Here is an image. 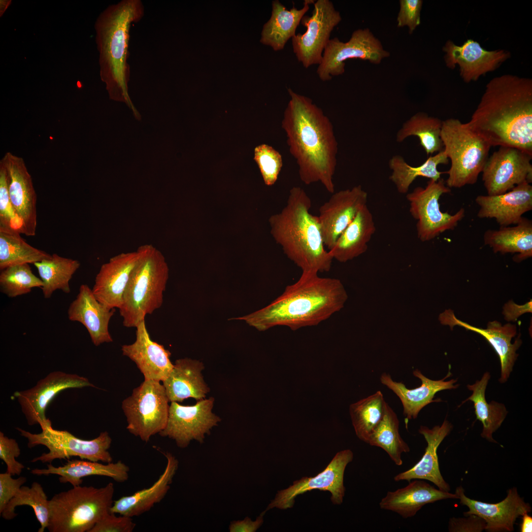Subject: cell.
<instances>
[{
    "mask_svg": "<svg viewBox=\"0 0 532 532\" xmlns=\"http://www.w3.org/2000/svg\"><path fill=\"white\" fill-rule=\"evenodd\" d=\"M448 163L449 159L443 150L429 157L423 164L417 166L409 165L403 157L396 155L389 162V167L392 171L389 178L399 193L405 194L418 177L428 178L435 181L439 180L443 172L437 170V166Z\"/></svg>",
    "mask_w": 532,
    "mask_h": 532,
    "instance_id": "cell-36",
    "label": "cell"
},
{
    "mask_svg": "<svg viewBox=\"0 0 532 532\" xmlns=\"http://www.w3.org/2000/svg\"><path fill=\"white\" fill-rule=\"evenodd\" d=\"M10 3L11 0H0V16L3 14L5 10H6L8 7L10 5Z\"/></svg>",
    "mask_w": 532,
    "mask_h": 532,
    "instance_id": "cell-55",
    "label": "cell"
},
{
    "mask_svg": "<svg viewBox=\"0 0 532 532\" xmlns=\"http://www.w3.org/2000/svg\"><path fill=\"white\" fill-rule=\"evenodd\" d=\"M399 424L397 414L386 402L383 416L367 442L383 449L397 466L402 464V453L410 451L409 446L399 434Z\"/></svg>",
    "mask_w": 532,
    "mask_h": 532,
    "instance_id": "cell-40",
    "label": "cell"
},
{
    "mask_svg": "<svg viewBox=\"0 0 532 532\" xmlns=\"http://www.w3.org/2000/svg\"><path fill=\"white\" fill-rule=\"evenodd\" d=\"M390 55L369 29H359L353 32L347 42L341 41L336 37L330 39L317 73L322 81H329L332 76L344 73L345 61L349 59H359L379 64Z\"/></svg>",
    "mask_w": 532,
    "mask_h": 532,
    "instance_id": "cell-12",
    "label": "cell"
},
{
    "mask_svg": "<svg viewBox=\"0 0 532 532\" xmlns=\"http://www.w3.org/2000/svg\"><path fill=\"white\" fill-rule=\"evenodd\" d=\"M532 155L512 147H499L489 157L482 179L488 195L503 194L515 186L532 182Z\"/></svg>",
    "mask_w": 532,
    "mask_h": 532,
    "instance_id": "cell-15",
    "label": "cell"
},
{
    "mask_svg": "<svg viewBox=\"0 0 532 532\" xmlns=\"http://www.w3.org/2000/svg\"><path fill=\"white\" fill-rule=\"evenodd\" d=\"M455 494L460 503L469 509L464 514L475 515L483 519L485 530L489 532H512L516 519L531 511L530 505L520 497L515 487L509 489L506 498L496 503L471 499L465 495L462 486L457 488Z\"/></svg>",
    "mask_w": 532,
    "mask_h": 532,
    "instance_id": "cell-21",
    "label": "cell"
},
{
    "mask_svg": "<svg viewBox=\"0 0 532 532\" xmlns=\"http://www.w3.org/2000/svg\"><path fill=\"white\" fill-rule=\"evenodd\" d=\"M266 511L263 512L253 521L249 517H246L242 520L233 521L229 526L230 532H255L263 524V516Z\"/></svg>",
    "mask_w": 532,
    "mask_h": 532,
    "instance_id": "cell-53",
    "label": "cell"
},
{
    "mask_svg": "<svg viewBox=\"0 0 532 532\" xmlns=\"http://www.w3.org/2000/svg\"><path fill=\"white\" fill-rule=\"evenodd\" d=\"M353 459V453L349 449L337 452L325 469L316 476L303 477L294 481L289 488L279 491L265 511L274 507L281 509L291 508L297 496L315 489L329 491L332 494V502L340 504L345 494V469Z\"/></svg>",
    "mask_w": 532,
    "mask_h": 532,
    "instance_id": "cell-16",
    "label": "cell"
},
{
    "mask_svg": "<svg viewBox=\"0 0 532 532\" xmlns=\"http://www.w3.org/2000/svg\"><path fill=\"white\" fill-rule=\"evenodd\" d=\"M375 231L372 214L366 205L360 209L329 251L333 259L339 262L352 260L366 252Z\"/></svg>",
    "mask_w": 532,
    "mask_h": 532,
    "instance_id": "cell-33",
    "label": "cell"
},
{
    "mask_svg": "<svg viewBox=\"0 0 532 532\" xmlns=\"http://www.w3.org/2000/svg\"><path fill=\"white\" fill-rule=\"evenodd\" d=\"M422 4L421 0H400L398 27H407L409 34H411L420 24Z\"/></svg>",
    "mask_w": 532,
    "mask_h": 532,
    "instance_id": "cell-48",
    "label": "cell"
},
{
    "mask_svg": "<svg viewBox=\"0 0 532 532\" xmlns=\"http://www.w3.org/2000/svg\"><path fill=\"white\" fill-rule=\"evenodd\" d=\"M315 1L305 0L301 9L293 6L288 10L279 0H273L271 15L263 26L260 42L271 46L274 51L283 49L287 42L296 35L297 28L308 11L309 4Z\"/></svg>",
    "mask_w": 532,
    "mask_h": 532,
    "instance_id": "cell-34",
    "label": "cell"
},
{
    "mask_svg": "<svg viewBox=\"0 0 532 532\" xmlns=\"http://www.w3.org/2000/svg\"><path fill=\"white\" fill-rule=\"evenodd\" d=\"M483 239L495 253H517L513 258L517 262L532 256V222L525 217L514 226L487 230Z\"/></svg>",
    "mask_w": 532,
    "mask_h": 532,
    "instance_id": "cell-35",
    "label": "cell"
},
{
    "mask_svg": "<svg viewBox=\"0 0 532 532\" xmlns=\"http://www.w3.org/2000/svg\"><path fill=\"white\" fill-rule=\"evenodd\" d=\"M202 362L190 358L177 359L163 384L169 402H182L188 398L204 399L210 389L202 374Z\"/></svg>",
    "mask_w": 532,
    "mask_h": 532,
    "instance_id": "cell-31",
    "label": "cell"
},
{
    "mask_svg": "<svg viewBox=\"0 0 532 532\" xmlns=\"http://www.w3.org/2000/svg\"><path fill=\"white\" fill-rule=\"evenodd\" d=\"M367 192L358 185L334 192L320 207L318 217L324 243L329 250L360 209L367 205Z\"/></svg>",
    "mask_w": 532,
    "mask_h": 532,
    "instance_id": "cell-18",
    "label": "cell"
},
{
    "mask_svg": "<svg viewBox=\"0 0 532 532\" xmlns=\"http://www.w3.org/2000/svg\"><path fill=\"white\" fill-rule=\"evenodd\" d=\"M42 286V280L33 273L29 264L11 266L1 270L0 291L9 298L27 294L33 288Z\"/></svg>",
    "mask_w": 532,
    "mask_h": 532,
    "instance_id": "cell-44",
    "label": "cell"
},
{
    "mask_svg": "<svg viewBox=\"0 0 532 532\" xmlns=\"http://www.w3.org/2000/svg\"><path fill=\"white\" fill-rule=\"evenodd\" d=\"M386 401L378 391L350 406V414L358 437L367 443L370 435L381 421Z\"/></svg>",
    "mask_w": 532,
    "mask_h": 532,
    "instance_id": "cell-42",
    "label": "cell"
},
{
    "mask_svg": "<svg viewBox=\"0 0 532 532\" xmlns=\"http://www.w3.org/2000/svg\"><path fill=\"white\" fill-rule=\"evenodd\" d=\"M311 206L302 188L292 187L285 207L269 219L271 233L302 272H328L333 259L326 249L318 216L310 212Z\"/></svg>",
    "mask_w": 532,
    "mask_h": 532,
    "instance_id": "cell-5",
    "label": "cell"
},
{
    "mask_svg": "<svg viewBox=\"0 0 532 532\" xmlns=\"http://www.w3.org/2000/svg\"><path fill=\"white\" fill-rule=\"evenodd\" d=\"M144 14L140 0H122L103 10L95 24L101 80L109 98L125 102L136 117L139 114L128 92L129 44L131 26L139 22Z\"/></svg>",
    "mask_w": 532,
    "mask_h": 532,
    "instance_id": "cell-4",
    "label": "cell"
},
{
    "mask_svg": "<svg viewBox=\"0 0 532 532\" xmlns=\"http://www.w3.org/2000/svg\"><path fill=\"white\" fill-rule=\"evenodd\" d=\"M450 192L445 181L440 178L436 181L430 180L425 187H416L406 194L409 212L417 221V235L421 241H430L445 231L454 230L464 217L463 208L453 215L441 211L440 198Z\"/></svg>",
    "mask_w": 532,
    "mask_h": 532,
    "instance_id": "cell-11",
    "label": "cell"
},
{
    "mask_svg": "<svg viewBox=\"0 0 532 532\" xmlns=\"http://www.w3.org/2000/svg\"><path fill=\"white\" fill-rule=\"evenodd\" d=\"M20 453V449L16 440L8 438L0 432V458L6 465V472L11 475H19L25 468L22 464L15 460Z\"/></svg>",
    "mask_w": 532,
    "mask_h": 532,
    "instance_id": "cell-47",
    "label": "cell"
},
{
    "mask_svg": "<svg viewBox=\"0 0 532 532\" xmlns=\"http://www.w3.org/2000/svg\"><path fill=\"white\" fill-rule=\"evenodd\" d=\"M115 311V308H110L100 302L87 285L82 284L76 299L68 307L67 314L69 320L84 325L92 342L98 346L113 341L108 325Z\"/></svg>",
    "mask_w": 532,
    "mask_h": 532,
    "instance_id": "cell-26",
    "label": "cell"
},
{
    "mask_svg": "<svg viewBox=\"0 0 532 532\" xmlns=\"http://www.w3.org/2000/svg\"><path fill=\"white\" fill-rule=\"evenodd\" d=\"M491 146L512 147L532 155V80L504 74L492 79L466 123Z\"/></svg>",
    "mask_w": 532,
    "mask_h": 532,
    "instance_id": "cell-1",
    "label": "cell"
},
{
    "mask_svg": "<svg viewBox=\"0 0 532 532\" xmlns=\"http://www.w3.org/2000/svg\"><path fill=\"white\" fill-rule=\"evenodd\" d=\"M21 505H28L33 509L40 524L38 532H43L48 526L49 500L39 483L33 482L31 487L22 486L0 515L4 519H13L17 516L15 508Z\"/></svg>",
    "mask_w": 532,
    "mask_h": 532,
    "instance_id": "cell-43",
    "label": "cell"
},
{
    "mask_svg": "<svg viewBox=\"0 0 532 532\" xmlns=\"http://www.w3.org/2000/svg\"><path fill=\"white\" fill-rule=\"evenodd\" d=\"M520 530L521 532H531L532 531V517L529 516L528 513H525L523 515Z\"/></svg>",
    "mask_w": 532,
    "mask_h": 532,
    "instance_id": "cell-54",
    "label": "cell"
},
{
    "mask_svg": "<svg viewBox=\"0 0 532 532\" xmlns=\"http://www.w3.org/2000/svg\"><path fill=\"white\" fill-rule=\"evenodd\" d=\"M113 483L97 488L73 486L49 500L47 529L50 532H89L109 512L113 500Z\"/></svg>",
    "mask_w": 532,
    "mask_h": 532,
    "instance_id": "cell-7",
    "label": "cell"
},
{
    "mask_svg": "<svg viewBox=\"0 0 532 532\" xmlns=\"http://www.w3.org/2000/svg\"><path fill=\"white\" fill-rule=\"evenodd\" d=\"M135 328V340L132 344L122 346L123 355L135 364L144 380L163 382L173 367L170 360L171 353L163 345L152 340L145 320Z\"/></svg>",
    "mask_w": 532,
    "mask_h": 532,
    "instance_id": "cell-23",
    "label": "cell"
},
{
    "mask_svg": "<svg viewBox=\"0 0 532 532\" xmlns=\"http://www.w3.org/2000/svg\"><path fill=\"white\" fill-rule=\"evenodd\" d=\"M348 299L339 279L302 272L299 278L267 306L233 318L245 321L259 331L282 326L297 331L315 326L340 310Z\"/></svg>",
    "mask_w": 532,
    "mask_h": 532,
    "instance_id": "cell-3",
    "label": "cell"
},
{
    "mask_svg": "<svg viewBox=\"0 0 532 532\" xmlns=\"http://www.w3.org/2000/svg\"><path fill=\"white\" fill-rule=\"evenodd\" d=\"M139 257L133 267L119 308L123 326L136 328L160 308L168 279L169 269L165 257L152 244L137 249Z\"/></svg>",
    "mask_w": 532,
    "mask_h": 532,
    "instance_id": "cell-6",
    "label": "cell"
},
{
    "mask_svg": "<svg viewBox=\"0 0 532 532\" xmlns=\"http://www.w3.org/2000/svg\"><path fill=\"white\" fill-rule=\"evenodd\" d=\"M468 518H451L449 523V532H481L485 530L486 523L483 519L475 515H467Z\"/></svg>",
    "mask_w": 532,
    "mask_h": 532,
    "instance_id": "cell-51",
    "label": "cell"
},
{
    "mask_svg": "<svg viewBox=\"0 0 532 532\" xmlns=\"http://www.w3.org/2000/svg\"><path fill=\"white\" fill-rule=\"evenodd\" d=\"M169 402L163 384L154 380H144L122 402L127 429L147 442L151 436L159 434L166 427Z\"/></svg>",
    "mask_w": 532,
    "mask_h": 532,
    "instance_id": "cell-10",
    "label": "cell"
},
{
    "mask_svg": "<svg viewBox=\"0 0 532 532\" xmlns=\"http://www.w3.org/2000/svg\"><path fill=\"white\" fill-rule=\"evenodd\" d=\"M254 159L259 166L265 183L267 186L273 185L283 165L281 154L272 147L262 144L255 147Z\"/></svg>",
    "mask_w": 532,
    "mask_h": 532,
    "instance_id": "cell-45",
    "label": "cell"
},
{
    "mask_svg": "<svg viewBox=\"0 0 532 532\" xmlns=\"http://www.w3.org/2000/svg\"><path fill=\"white\" fill-rule=\"evenodd\" d=\"M138 257L137 250L122 253L102 265L92 289L100 302L110 308H119L131 272Z\"/></svg>",
    "mask_w": 532,
    "mask_h": 532,
    "instance_id": "cell-25",
    "label": "cell"
},
{
    "mask_svg": "<svg viewBox=\"0 0 532 532\" xmlns=\"http://www.w3.org/2000/svg\"><path fill=\"white\" fill-rule=\"evenodd\" d=\"M449 499H458V497L456 494L437 489L425 481L415 480L405 487L388 492L379 506L406 519L415 516L426 504Z\"/></svg>",
    "mask_w": 532,
    "mask_h": 532,
    "instance_id": "cell-29",
    "label": "cell"
},
{
    "mask_svg": "<svg viewBox=\"0 0 532 532\" xmlns=\"http://www.w3.org/2000/svg\"><path fill=\"white\" fill-rule=\"evenodd\" d=\"M288 92L290 100L282 127L290 152L297 161L299 178L306 185L320 182L332 194L338 147L332 123L309 98L290 88Z\"/></svg>",
    "mask_w": 532,
    "mask_h": 532,
    "instance_id": "cell-2",
    "label": "cell"
},
{
    "mask_svg": "<svg viewBox=\"0 0 532 532\" xmlns=\"http://www.w3.org/2000/svg\"><path fill=\"white\" fill-rule=\"evenodd\" d=\"M7 472L0 473V514L18 490L27 481L25 477L13 478Z\"/></svg>",
    "mask_w": 532,
    "mask_h": 532,
    "instance_id": "cell-50",
    "label": "cell"
},
{
    "mask_svg": "<svg viewBox=\"0 0 532 532\" xmlns=\"http://www.w3.org/2000/svg\"><path fill=\"white\" fill-rule=\"evenodd\" d=\"M0 227L23 234L24 223L11 201L7 177L4 166L0 163Z\"/></svg>",
    "mask_w": 532,
    "mask_h": 532,
    "instance_id": "cell-46",
    "label": "cell"
},
{
    "mask_svg": "<svg viewBox=\"0 0 532 532\" xmlns=\"http://www.w3.org/2000/svg\"><path fill=\"white\" fill-rule=\"evenodd\" d=\"M532 300L523 305H519L509 300L503 307L502 314L507 321H516L518 318L526 313H532Z\"/></svg>",
    "mask_w": 532,
    "mask_h": 532,
    "instance_id": "cell-52",
    "label": "cell"
},
{
    "mask_svg": "<svg viewBox=\"0 0 532 532\" xmlns=\"http://www.w3.org/2000/svg\"><path fill=\"white\" fill-rule=\"evenodd\" d=\"M85 387H96L85 377L55 371L39 380L34 387L16 392L13 396L20 405L28 424L40 426L48 420L46 408L59 393L68 388Z\"/></svg>",
    "mask_w": 532,
    "mask_h": 532,
    "instance_id": "cell-17",
    "label": "cell"
},
{
    "mask_svg": "<svg viewBox=\"0 0 532 532\" xmlns=\"http://www.w3.org/2000/svg\"><path fill=\"white\" fill-rule=\"evenodd\" d=\"M214 402L212 397L197 400L193 405L171 402L166 425L159 434L174 440L182 448L193 440L202 443L205 435L221 421L212 412Z\"/></svg>",
    "mask_w": 532,
    "mask_h": 532,
    "instance_id": "cell-14",
    "label": "cell"
},
{
    "mask_svg": "<svg viewBox=\"0 0 532 532\" xmlns=\"http://www.w3.org/2000/svg\"><path fill=\"white\" fill-rule=\"evenodd\" d=\"M166 459V465L158 479L150 487L114 501L110 512L130 517L137 516L148 511L160 502L170 488L173 478L177 470L178 462L170 453L162 452Z\"/></svg>",
    "mask_w": 532,
    "mask_h": 532,
    "instance_id": "cell-30",
    "label": "cell"
},
{
    "mask_svg": "<svg viewBox=\"0 0 532 532\" xmlns=\"http://www.w3.org/2000/svg\"><path fill=\"white\" fill-rule=\"evenodd\" d=\"M0 163L6 171L11 201L24 223L23 234L34 236L37 226V196L25 162L22 158L7 152Z\"/></svg>",
    "mask_w": 532,
    "mask_h": 532,
    "instance_id": "cell-19",
    "label": "cell"
},
{
    "mask_svg": "<svg viewBox=\"0 0 532 532\" xmlns=\"http://www.w3.org/2000/svg\"><path fill=\"white\" fill-rule=\"evenodd\" d=\"M439 320L441 324L448 325L452 329L458 325L483 336L499 357L501 365V376L499 381L503 383L507 380L518 356L516 353V350L522 344L520 336L514 343H511L512 338L516 334L515 325L508 323L502 326L500 323L494 321L489 322L486 329L479 328L458 319L451 309L446 310L441 313Z\"/></svg>",
    "mask_w": 532,
    "mask_h": 532,
    "instance_id": "cell-22",
    "label": "cell"
},
{
    "mask_svg": "<svg viewBox=\"0 0 532 532\" xmlns=\"http://www.w3.org/2000/svg\"><path fill=\"white\" fill-rule=\"evenodd\" d=\"M341 20L339 12L329 0L315 1L312 15L302 17L300 22L306 30L303 33L296 34L292 43L298 61L305 68L321 63L331 33Z\"/></svg>",
    "mask_w": 532,
    "mask_h": 532,
    "instance_id": "cell-13",
    "label": "cell"
},
{
    "mask_svg": "<svg viewBox=\"0 0 532 532\" xmlns=\"http://www.w3.org/2000/svg\"><path fill=\"white\" fill-rule=\"evenodd\" d=\"M441 139L443 150L451 161L449 188L475 184L489 157L491 145L466 124L455 118L442 121Z\"/></svg>",
    "mask_w": 532,
    "mask_h": 532,
    "instance_id": "cell-8",
    "label": "cell"
},
{
    "mask_svg": "<svg viewBox=\"0 0 532 532\" xmlns=\"http://www.w3.org/2000/svg\"><path fill=\"white\" fill-rule=\"evenodd\" d=\"M40 426L42 431L39 433H33L19 428H16L22 436L28 439L29 448L41 445L49 450L48 452L32 459V463L40 461L51 464L55 459H69L72 456L94 462H112V457L108 451L112 439L106 431L100 432L94 439L84 440L75 436L67 431L54 429L49 419Z\"/></svg>",
    "mask_w": 532,
    "mask_h": 532,
    "instance_id": "cell-9",
    "label": "cell"
},
{
    "mask_svg": "<svg viewBox=\"0 0 532 532\" xmlns=\"http://www.w3.org/2000/svg\"><path fill=\"white\" fill-rule=\"evenodd\" d=\"M38 270L43 286L41 288L44 297L50 298L56 290L65 293L70 292L69 281L79 268L80 262L53 254L42 261L33 264Z\"/></svg>",
    "mask_w": 532,
    "mask_h": 532,
    "instance_id": "cell-39",
    "label": "cell"
},
{
    "mask_svg": "<svg viewBox=\"0 0 532 532\" xmlns=\"http://www.w3.org/2000/svg\"><path fill=\"white\" fill-rule=\"evenodd\" d=\"M47 466V468H35L31 472L36 475H58L61 483H69L73 486H80L82 478L89 476H106L119 483L127 481L129 476V467L121 461L104 464L75 459L68 460L63 466L55 467L51 464Z\"/></svg>",
    "mask_w": 532,
    "mask_h": 532,
    "instance_id": "cell-32",
    "label": "cell"
},
{
    "mask_svg": "<svg viewBox=\"0 0 532 532\" xmlns=\"http://www.w3.org/2000/svg\"><path fill=\"white\" fill-rule=\"evenodd\" d=\"M452 428L451 424L447 420H444L441 426H435L432 429L420 426L418 432L424 436L427 443L425 453L413 467L396 475L394 480L410 482L412 479H425L434 484L440 490L449 492L450 486L439 469L437 450Z\"/></svg>",
    "mask_w": 532,
    "mask_h": 532,
    "instance_id": "cell-28",
    "label": "cell"
},
{
    "mask_svg": "<svg viewBox=\"0 0 532 532\" xmlns=\"http://www.w3.org/2000/svg\"><path fill=\"white\" fill-rule=\"evenodd\" d=\"M108 512L104 515L89 532H132L135 527L132 517Z\"/></svg>",
    "mask_w": 532,
    "mask_h": 532,
    "instance_id": "cell-49",
    "label": "cell"
},
{
    "mask_svg": "<svg viewBox=\"0 0 532 532\" xmlns=\"http://www.w3.org/2000/svg\"><path fill=\"white\" fill-rule=\"evenodd\" d=\"M490 377L489 372H486L480 380L468 385L467 387L472 391V394L463 403L467 400L473 402L476 418L483 425L481 435L491 442H496L492 434L501 426L507 411L502 403L495 401L488 403L486 401L485 391Z\"/></svg>",
    "mask_w": 532,
    "mask_h": 532,
    "instance_id": "cell-37",
    "label": "cell"
},
{
    "mask_svg": "<svg viewBox=\"0 0 532 532\" xmlns=\"http://www.w3.org/2000/svg\"><path fill=\"white\" fill-rule=\"evenodd\" d=\"M442 125V121L439 118L417 112L403 123L397 133L396 140L402 142L410 136H416L427 155L438 153L443 150L440 137Z\"/></svg>",
    "mask_w": 532,
    "mask_h": 532,
    "instance_id": "cell-38",
    "label": "cell"
},
{
    "mask_svg": "<svg viewBox=\"0 0 532 532\" xmlns=\"http://www.w3.org/2000/svg\"><path fill=\"white\" fill-rule=\"evenodd\" d=\"M443 51L446 66L454 69L458 65L460 76L466 83L476 81L480 76L495 70L510 57L507 51H488L472 39L467 40L461 46L448 40Z\"/></svg>",
    "mask_w": 532,
    "mask_h": 532,
    "instance_id": "cell-20",
    "label": "cell"
},
{
    "mask_svg": "<svg viewBox=\"0 0 532 532\" xmlns=\"http://www.w3.org/2000/svg\"><path fill=\"white\" fill-rule=\"evenodd\" d=\"M414 376L420 379L421 385L415 389H409L401 382L394 381L391 375L383 373L380 376L381 383L391 390L400 399L403 406V413L405 417L406 424L408 420L416 419L421 410L427 405L440 399H433L435 394L439 391L456 388L459 385H454L457 380L452 379L444 381L449 376L438 380L429 379L418 369L413 371Z\"/></svg>",
    "mask_w": 532,
    "mask_h": 532,
    "instance_id": "cell-27",
    "label": "cell"
},
{
    "mask_svg": "<svg viewBox=\"0 0 532 532\" xmlns=\"http://www.w3.org/2000/svg\"><path fill=\"white\" fill-rule=\"evenodd\" d=\"M20 233L0 227V269L14 265L33 264L51 256L28 244Z\"/></svg>",
    "mask_w": 532,
    "mask_h": 532,
    "instance_id": "cell-41",
    "label": "cell"
},
{
    "mask_svg": "<svg viewBox=\"0 0 532 532\" xmlns=\"http://www.w3.org/2000/svg\"><path fill=\"white\" fill-rule=\"evenodd\" d=\"M475 202L479 218H494L500 227L516 225L532 209V186L525 182L502 194L479 195Z\"/></svg>",
    "mask_w": 532,
    "mask_h": 532,
    "instance_id": "cell-24",
    "label": "cell"
}]
</instances>
